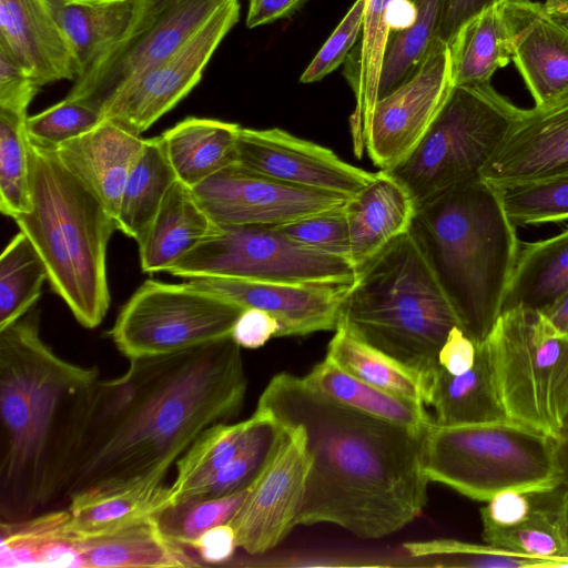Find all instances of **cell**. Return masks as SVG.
I'll list each match as a JSON object with an SVG mask.
<instances>
[{
	"label": "cell",
	"mask_w": 568,
	"mask_h": 568,
	"mask_svg": "<svg viewBox=\"0 0 568 568\" xmlns=\"http://www.w3.org/2000/svg\"><path fill=\"white\" fill-rule=\"evenodd\" d=\"M511 0H498L466 20L448 43L454 85L490 83L511 61Z\"/></svg>",
	"instance_id": "28"
},
{
	"label": "cell",
	"mask_w": 568,
	"mask_h": 568,
	"mask_svg": "<svg viewBox=\"0 0 568 568\" xmlns=\"http://www.w3.org/2000/svg\"><path fill=\"white\" fill-rule=\"evenodd\" d=\"M250 489L251 486L221 497L187 498L172 503L156 513L154 518L169 540L192 548L205 531L230 521Z\"/></svg>",
	"instance_id": "42"
},
{
	"label": "cell",
	"mask_w": 568,
	"mask_h": 568,
	"mask_svg": "<svg viewBox=\"0 0 568 568\" xmlns=\"http://www.w3.org/2000/svg\"><path fill=\"white\" fill-rule=\"evenodd\" d=\"M410 1L414 6L412 20L389 32L379 72L377 100L416 72L436 39L443 0Z\"/></svg>",
	"instance_id": "38"
},
{
	"label": "cell",
	"mask_w": 568,
	"mask_h": 568,
	"mask_svg": "<svg viewBox=\"0 0 568 568\" xmlns=\"http://www.w3.org/2000/svg\"><path fill=\"white\" fill-rule=\"evenodd\" d=\"M252 417L253 424L239 453L190 498L221 497L252 485L286 434L266 412L256 409Z\"/></svg>",
	"instance_id": "41"
},
{
	"label": "cell",
	"mask_w": 568,
	"mask_h": 568,
	"mask_svg": "<svg viewBox=\"0 0 568 568\" xmlns=\"http://www.w3.org/2000/svg\"><path fill=\"white\" fill-rule=\"evenodd\" d=\"M453 87L448 44L436 38L416 72L373 108L365 149L379 170L397 165L416 148Z\"/></svg>",
	"instance_id": "15"
},
{
	"label": "cell",
	"mask_w": 568,
	"mask_h": 568,
	"mask_svg": "<svg viewBox=\"0 0 568 568\" xmlns=\"http://www.w3.org/2000/svg\"><path fill=\"white\" fill-rule=\"evenodd\" d=\"M496 187L516 227L568 220V174Z\"/></svg>",
	"instance_id": "44"
},
{
	"label": "cell",
	"mask_w": 568,
	"mask_h": 568,
	"mask_svg": "<svg viewBox=\"0 0 568 568\" xmlns=\"http://www.w3.org/2000/svg\"><path fill=\"white\" fill-rule=\"evenodd\" d=\"M241 125L189 116L160 138L179 181L193 187L236 162Z\"/></svg>",
	"instance_id": "29"
},
{
	"label": "cell",
	"mask_w": 568,
	"mask_h": 568,
	"mask_svg": "<svg viewBox=\"0 0 568 568\" xmlns=\"http://www.w3.org/2000/svg\"><path fill=\"white\" fill-rule=\"evenodd\" d=\"M99 379L42 339L36 306L0 329V523L58 508Z\"/></svg>",
	"instance_id": "3"
},
{
	"label": "cell",
	"mask_w": 568,
	"mask_h": 568,
	"mask_svg": "<svg viewBox=\"0 0 568 568\" xmlns=\"http://www.w3.org/2000/svg\"><path fill=\"white\" fill-rule=\"evenodd\" d=\"M343 210L356 273L409 231L416 214L407 189L384 170L348 197Z\"/></svg>",
	"instance_id": "23"
},
{
	"label": "cell",
	"mask_w": 568,
	"mask_h": 568,
	"mask_svg": "<svg viewBox=\"0 0 568 568\" xmlns=\"http://www.w3.org/2000/svg\"><path fill=\"white\" fill-rule=\"evenodd\" d=\"M252 424L251 416L235 424L220 423L204 429L174 465L171 504L190 498L204 487L239 453Z\"/></svg>",
	"instance_id": "37"
},
{
	"label": "cell",
	"mask_w": 568,
	"mask_h": 568,
	"mask_svg": "<svg viewBox=\"0 0 568 568\" xmlns=\"http://www.w3.org/2000/svg\"><path fill=\"white\" fill-rule=\"evenodd\" d=\"M365 7L366 0H356L353 3L303 71L300 78L302 83L321 81L345 62L349 51L362 34Z\"/></svg>",
	"instance_id": "47"
},
{
	"label": "cell",
	"mask_w": 568,
	"mask_h": 568,
	"mask_svg": "<svg viewBox=\"0 0 568 568\" xmlns=\"http://www.w3.org/2000/svg\"><path fill=\"white\" fill-rule=\"evenodd\" d=\"M496 1L498 0H443L436 38L448 44L466 20Z\"/></svg>",
	"instance_id": "52"
},
{
	"label": "cell",
	"mask_w": 568,
	"mask_h": 568,
	"mask_svg": "<svg viewBox=\"0 0 568 568\" xmlns=\"http://www.w3.org/2000/svg\"><path fill=\"white\" fill-rule=\"evenodd\" d=\"M0 50L40 88L79 77L72 49L44 0H0Z\"/></svg>",
	"instance_id": "21"
},
{
	"label": "cell",
	"mask_w": 568,
	"mask_h": 568,
	"mask_svg": "<svg viewBox=\"0 0 568 568\" xmlns=\"http://www.w3.org/2000/svg\"><path fill=\"white\" fill-rule=\"evenodd\" d=\"M236 548L235 531L225 523L201 535L191 549L196 551L204 565H224L233 559Z\"/></svg>",
	"instance_id": "50"
},
{
	"label": "cell",
	"mask_w": 568,
	"mask_h": 568,
	"mask_svg": "<svg viewBox=\"0 0 568 568\" xmlns=\"http://www.w3.org/2000/svg\"><path fill=\"white\" fill-rule=\"evenodd\" d=\"M240 12V0L224 3L174 53L120 85L101 105L102 119L139 135L145 132L197 85Z\"/></svg>",
	"instance_id": "13"
},
{
	"label": "cell",
	"mask_w": 568,
	"mask_h": 568,
	"mask_svg": "<svg viewBox=\"0 0 568 568\" xmlns=\"http://www.w3.org/2000/svg\"><path fill=\"white\" fill-rule=\"evenodd\" d=\"M484 542L541 559L547 567H568V485L532 491L526 516L510 527L483 526Z\"/></svg>",
	"instance_id": "27"
},
{
	"label": "cell",
	"mask_w": 568,
	"mask_h": 568,
	"mask_svg": "<svg viewBox=\"0 0 568 568\" xmlns=\"http://www.w3.org/2000/svg\"><path fill=\"white\" fill-rule=\"evenodd\" d=\"M129 362L95 385L58 508L163 485L204 429L242 410L247 378L232 336Z\"/></svg>",
	"instance_id": "1"
},
{
	"label": "cell",
	"mask_w": 568,
	"mask_h": 568,
	"mask_svg": "<svg viewBox=\"0 0 568 568\" xmlns=\"http://www.w3.org/2000/svg\"><path fill=\"white\" fill-rule=\"evenodd\" d=\"M256 409L304 433L310 467L296 526L328 523L378 539L422 514L427 433L356 410L287 373L272 377Z\"/></svg>",
	"instance_id": "2"
},
{
	"label": "cell",
	"mask_w": 568,
	"mask_h": 568,
	"mask_svg": "<svg viewBox=\"0 0 568 568\" xmlns=\"http://www.w3.org/2000/svg\"><path fill=\"white\" fill-rule=\"evenodd\" d=\"M48 281V272L37 248L21 231L0 257V329L18 321L36 306Z\"/></svg>",
	"instance_id": "39"
},
{
	"label": "cell",
	"mask_w": 568,
	"mask_h": 568,
	"mask_svg": "<svg viewBox=\"0 0 568 568\" xmlns=\"http://www.w3.org/2000/svg\"><path fill=\"white\" fill-rule=\"evenodd\" d=\"M166 273L184 278L351 285L353 263L291 240L273 226H220Z\"/></svg>",
	"instance_id": "10"
},
{
	"label": "cell",
	"mask_w": 568,
	"mask_h": 568,
	"mask_svg": "<svg viewBox=\"0 0 568 568\" xmlns=\"http://www.w3.org/2000/svg\"><path fill=\"white\" fill-rule=\"evenodd\" d=\"M304 377L332 399L415 433L426 434L435 424L424 405L371 385L345 372L327 357Z\"/></svg>",
	"instance_id": "33"
},
{
	"label": "cell",
	"mask_w": 568,
	"mask_h": 568,
	"mask_svg": "<svg viewBox=\"0 0 568 568\" xmlns=\"http://www.w3.org/2000/svg\"><path fill=\"white\" fill-rule=\"evenodd\" d=\"M568 294V229L520 246L503 312L521 307L544 312Z\"/></svg>",
	"instance_id": "32"
},
{
	"label": "cell",
	"mask_w": 568,
	"mask_h": 568,
	"mask_svg": "<svg viewBox=\"0 0 568 568\" xmlns=\"http://www.w3.org/2000/svg\"><path fill=\"white\" fill-rule=\"evenodd\" d=\"M170 504V485L165 484L119 491L65 507L69 510L67 530L78 538L111 534L154 516Z\"/></svg>",
	"instance_id": "36"
},
{
	"label": "cell",
	"mask_w": 568,
	"mask_h": 568,
	"mask_svg": "<svg viewBox=\"0 0 568 568\" xmlns=\"http://www.w3.org/2000/svg\"><path fill=\"white\" fill-rule=\"evenodd\" d=\"M423 469L477 501L505 490H551L564 484L557 439L513 419L439 426L424 437Z\"/></svg>",
	"instance_id": "7"
},
{
	"label": "cell",
	"mask_w": 568,
	"mask_h": 568,
	"mask_svg": "<svg viewBox=\"0 0 568 568\" xmlns=\"http://www.w3.org/2000/svg\"><path fill=\"white\" fill-rule=\"evenodd\" d=\"M281 326L275 317L260 308H245L236 318L231 336L244 348H258L272 337H280Z\"/></svg>",
	"instance_id": "49"
},
{
	"label": "cell",
	"mask_w": 568,
	"mask_h": 568,
	"mask_svg": "<svg viewBox=\"0 0 568 568\" xmlns=\"http://www.w3.org/2000/svg\"><path fill=\"white\" fill-rule=\"evenodd\" d=\"M243 310L189 282L148 280L121 307L110 337L128 359L173 354L231 336Z\"/></svg>",
	"instance_id": "11"
},
{
	"label": "cell",
	"mask_w": 568,
	"mask_h": 568,
	"mask_svg": "<svg viewBox=\"0 0 568 568\" xmlns=\"http://www.w3.org/2000/svg\"><path fill=\"white\" fill-rule=\"evenodd\" d=\"M473 367L453 375L438 366L428 377V402L435 424L453 426L511 419L499 397L490 352L486 341L476 344Z\"/></svg>",
	"instance_id": "26"
},
{
	"label": "cell",
	"mask_w": 568,
	"mask_h": 568,
	"mask_svg": "<svg viewBox=\"0 0 568 568\" xmlns=\"http://www.w3.org/2000/svg\"><path fill=\"white\" fill-rule=\"evenodd\" d=\"M557 455L564 484L568 485V435L557 438Z\"/></svg>",
	"instance_id": "56"
},
{
	"label": "cell",
	"mask_w": 568,
	"mask_h": 568,
	"mask_svg": "<svg viewBox=\"0 0 568 568\" xmlns=\"http://www.w3.org/2000/svg\"><path fill=\"white\" fill-rule=\"evenodd\" d=\"M477 345L460 326H454L438 352V365L453 375L469 371L476 359Z\"/></svg>",
	"instance_id": "51"
},
{
	"label": "cell",
	"mask_w": 568,
	"mask_h": 568,
	"mask_svg": "<svg viewBox=\"0 0 568 568\" xmlns=\"http://www.w3.org/2000/svg\"><path fill=\"white\" fill-rule=\"evenodd\" d=\"M542 6L548 14L568 28V0H545Z\"/></svg>",
	"instance_id": "55"
},
{
	"label": "cell",
	"mask_w": 568,
	"mask_h": 568,
	"mask_svg": "<svg viewBox=\"0 0 568 568\" xmlns=\"http://www.w3.org/2000/svg\"><path fill=\"white\" fill-rule=\"evenodd\" d=\"M28 110L0 108V210L14 219L31 210Z\"/></svg>",
	"instance_id": "40"
},
{
	"label": "cell",
	"mask_w": 568,
	"mask_h": 568,
	"mask_svg": "<svg viewBox=\"0 0 568 568\" xmlns=\"http://www.w3.org/2000/svg\"><path fill=\"white\" fill-rule=\"evenodd\" d=\"M457 316L410 229L356 275L338 326L427 381Z\"/></svg>",
	"instance_id": "6"
},
{
	"label": "cell",
	"mask_w": 568,
	"mask_h": 568,
	"mask_svg": "<svg viewBox=\"0 0 568 568\" xmlns=\"http://www.w3.org/2000/svg\"><path fill=\"white\" fill-rule=\"evenodd\" d=\"M216 226L192 189L176 180L138 242L142 272H168Z\"/></svg>",
	"instance_id": "25"
},
{
	"label": "cell",
	"mask_w": 568,
	"mask_h": 568,
	"mask_svg": "<svg viewBox=\"0 0 568 568\" xmlns=\"http://www.w3.org/2000/svg\"><path fill=\"white\" fill-rule=\"evenodd\" d=\"M410 231L475 344L503 311L520 242L498 189L481 178L457 185L416 210Z\"/></svg>",
	"instance_id": "4"
},
{
	"label": "cell",
	"mask_w": 568,
	"mask_h": 568,
	"mask_svg": "<svg viewBox=\"0 0 568 568\" xmlns=\"http://www.w3.org/2000/svg\"><path fill=\"white\" fill-rule=\"evenodd\" d=\"M144 142L145 139L123 125L102 120L92 130L58 146L54 152L115 220L125 183Z\"/></svg>",
	"instance_id": "22"
},
{
	"label": "cell",
	"mask_w": 568,
	"mask_h": 568,
	"mask_svg": "<svg viewBox=\"0 0 568 568\" xmlns=\"http://www.w3.org/2000/svg\"><path fill=\"white\" fill-rule=\"evenodd\" d=\"M568 174V92L546 105L521 109L480 178L495 186Z\"/></svg>",
	"instance_id": "19"
},
{
	"label": "cell",
	"mask_w": 568,
	"mask_h": 568,
	"mask_svg": "<svg viewBox=\"0 0 568 568\" xmlns=\"http://www.w3.org/2000/svg\"><path fill=\"white\" fill-rule=\"evenodd\" d=\"M398 2L400 0H366L359 43L345 60L344 74L356 100L349 124L354 151L359 158L365 149L371 115L377 101L383 54Z\"/></svg>",
	"instance_id": "31"
},
{
	"label": "cell",
	"mask_w": 568,
	"mask_h": 568,
	"mask_svg": "<svg viewBox=\"0 0 568 568\" xmlns=\"http://www.w3.org/2000/svg\"><path fill=\"white\" fill-rule=\"evenodd\" d=\"M560 333L568 335V294L548 310L540 312Z\"/></svg>",
	"instance_id": "54"
},
{
	"label": "cell",
	"mask_w": 568,
	"mask_h": 568,
	"mask_svg": "<svg viewBox=\"0 0 568 568\" xmlns=\"http://www.w3.org/2000/svg\"><path fill=\"white\" fill-rule=\"evenodd\" d=\"M308 0H248L246 27L252 29L287 18Z\"/></svg>",
	"instance_id": "53"
},
{
	"label": "cell",
	"mask_w": 568,
	"mask_h": 568,
	"mask_svg": "<svg viewBox=\"0 0 568 568\" xmlns=\"http://www.w3.org/2000/svg\"><path fill=\"white\" fill-rule=\"evenodd\" d=\"M176 180L161 138L145 139L121 196L116 229L139 242Z\"/></svg>",
	"instance_id": "34"
},
{
	"label": "cell",
	"mask_w": 568,
	"mask_h": 568,
	"mask_svg": "<svg viewBox=\"0 0 568 568\" xmlns=\"http://www.w3.org/2000/svg\"><path fill=\"white\" fill-rule=\"evenodd\" d=\"M102 120L100 110L65 97L57 104L29 116L27 130L31 142L55 150L92 130Z\"/></svg>",
	"instance_id": "45"
},
{
	"label": "cell",
	"mask_w": 568,
	"mask_h": 568,
	"mask_svg": "<svg viewBox=\"0 0 568 568\" xmlns=\"http://www.w3.org/2000/svg\"><path fill=\"white\" fill-rule=\"evenodd\" d=\"M511 61L535 105L549 104L568 92V28L542 3L511 0Z\"/></svg>",
	"instance_id": "20"
},
{
	"label": "cell",
	"mask_w": 568,
	"mask_h": 568,
	"mask_svg": "<svg viewBox=\"0 0 568 568\" xmlns=\"http://www.w3.org/2000/svg\"><path fill=\"white\" fill-rule=\"evenodd\" d=\"M286 434L251 485L229 524L237 547L261 555L277 546L296 526L302 507L310 458L300 427Z\"/></svg>",
	"instance_id": "16"
},
{
	"label": "cell",
	"mask_w": 568,
	"mask_h": 568,
	"mask_svg": "<svg viewBox=\"0 0 568 568\" xmlns=\"http://www.w3.org/2000/svg\"><path fill=\"white\" fill-rule=\"evenodd\" d=\"M78 568H190L204 564L169 540L154 516L118 531L73 538Z\"/></svg>",
	"instance_id": "24"
},
{
	"label": "cell",
	"mask_w": 568,
	"mask_h": 568,
	"mask_svg": "<svg viewBox=\"0 0 568 568\" xmlns=\"http://www.w3.org/2000/svg\"><path fill=\"white\" fill-rule=\"evenodd\" d=\"M405 552L430 567L463 568H518L547 567V562L508 551L489 544H471L456 539L409 541L403 545Z\"/></svg>",
	"instance_id": "43"
},
{
	"label": "cell",
	"mask_w": 568,
	"mask_h": 568,
	"mask_svg": "<svg viewBox=\"0 0 568 568\" xmlns=\"http://www.w3.org/2000/svg\"><path fill=\"white\" fill-rule=\"evenodd\" d=\"M520 112L490 83L454 85L416 148L384 171L407 189L417 210L446 191L479 179Z\"/></svg>",
	"instance_id": "8"
},
{
	"label": "cell",
	"mask_w": 568,
	"mask_h": 568,
	"mask_svg": "<svg viewBox=\"0 0 568 568\" xmlns=\"http://www.w3.org/2000/svg\"><path fill=\"white\" fill-rule=\"evenodd\" d=\"M187 282L244 310L253 307L265 311L280 323V337L335 331L338 326L341 305L349 287L227 277H193Z\"/></svg>",
	"instance_id": "18"
},
{
	"label": "cell",
	"mask_w": 568,
	"mask_h": 568,
	"mask_svg": "<svg viewBox=\"0 0 568 568\" xmlns=\"http://www.w3.org/2000/svg\"><path fill=\"white\" fill-rule=\"evenodd\" d=\"M220 226H278L341 209L348 196L282 182L233 163L191 187Z\"/></svg>",
	"instance_id": "14"
},
{
	"label": "cell",
	"mask_w": 568,
	"mask_h": 568,
	"mask_svg": "<svg viewBox=\"0 0 568 568\" xmlns=\"http://www.w3.org/2000/svg\"><path fill=\"white\" fill-rule=\"evenodd\" d=\"M273 227L301 245L351 261L349 233L343 207L312 214Z\"/></svg>",
	"instance_id": "46"
},
{
	"label": "cell",
	"mask_w": 568,
	"mask_h": 568,
	"mask_svg": "<svg viewBox=\"0 0 568 568\" xmlns=\"http://www.w3.org/2000/svg\"><path fill=\"white\" fill-rule=\"evenodd\" d=\"M30 191L31 210L13 220L44 262L52 291L79 324L94 328L110 306L106 250L115 220L54 150L31 141Z\"/></svg>",
	"instance_id": "5"
},
{
	"label": "cell",
	"mask_w": 568,
	"mask_h": 568,
	"mask_svg": "<svg viewBox=\"0 0 568 568\" xmlns=\"http://www.w3.org/2000/svg\"><path fill=\"white\" fill-rule=\"evenodd\" d=\"M39 90L28 72L0 50V108L28 110Z\"/></svg>",
	"instance_id": "48"
},
{
	"label": "cell",
	"mask_w": 568,
	"mask_h": 568,
	"mask_svg": "<svg viewBox=\"0 0 568 568\" xmlns=\"http://www.w3.org/2000/svg\"><path fill=\"white\" fill-rule=\"evenodd\" d=\"M83 75L125 33L134 0H44Z\"/></svg>",
	"instance_id": "30"
},
{
	"label": "cell",
	"mask_w": 568,
	"mask_h": 568,
	"mask_svg": "<svg viewBox=\"0 0 568 568\" xmlns=\"http://www.w3.org/2000/svg\"><path fill=\"white\" fill-rule=\"evenodd\" d=\"M236 163L282 182L351 197L376 175L278 128H241Z\"/></svg>",
	"instance_id": "17"
},
{
	"label": "cell",
	"mask_w": 568,
	"mask_h": 568,
	"mask_svg": "<svg viewBox=\"0 0 568 568\" xmlns=\"http://www.w3.org/2000/svg\"><path fill=\"white\" fill-rule=\"evenodd\" d=\"M326 357L351 375L419 405H427L428 382L419 373L337 327Z\"/></svg>",
	"instance_id": "35"
},
{
	"label": "cell",
	"mask_w": 568,
	"mask_h": 568,
	"mask_svg": "<svg viewBox=\"0 0 568 568\" xmlns=\"http://www.w3.org/2000/svg\"><path fill=\"white\" fill-rule=\"evenodd\" d=\"M227 1L134 0L123 37L74 81L67 98L100 110L120 85L174 53Z\"/></svg>",
	"instance_id": "12"
},
{
	"label": "cell",
	"mask_w": 568,
	"mask_h": 568,
	"mask_svg": "<svg viewBox=\"0 0 568 568\" xmlns=\"http://www.w3.org/2000/svg\"><path fill=\"white\" fill-rule=\"evenodd\" d=\"M567 435H568V418H567V422H566V424H565V426H564V428H562V432H561V434H560V436H559V437H561V436H567ZM559 437H558V438H559Z\"/></svg>",
	"instance_id": "57"
},
{
	"label": "cell",
	"mask_w": 568,
	"mask_h": 568,
	"mask_svg": "<svg viewBox=\"0 0 568 568\" xmlns=\"http://www.w3.org/2000/svg\"><path fill=\"white\" fill-rule=\"evenodd\" d=\"M485 341L508 416L557 439L568 418V335L542 313L516 307Z\"/></svg>",
	"instance_id": "9"
}]
</instances>
